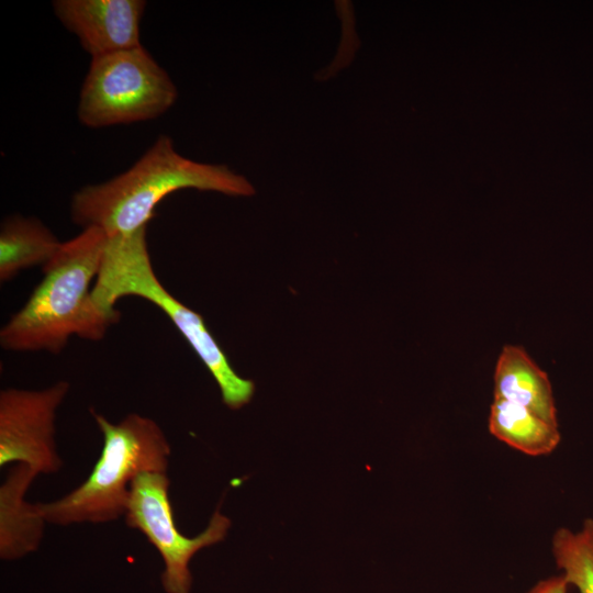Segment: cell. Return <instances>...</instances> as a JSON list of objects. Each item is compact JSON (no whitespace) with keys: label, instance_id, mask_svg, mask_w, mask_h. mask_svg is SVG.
Instances as JSON below:
<instances>
[{"label":"cell","instance_id":"9","mask_svg":"<svg viewBox=\"0 0 593 593\" xmlns=\"http://www.w3.org/2000/svg\"><path fill=\"white\" fill-rule=\"evenodd\" d=\"M37 475L31 467L15 463L0 485V556L4 560L22 558L41 545L47 522L40 504L25 499Z\"/></svg>","mask_w":593,"mask_h":593},{"label":"cell","instance_id":"11","mask_svg":"<svg viewBox=\"0 0 593 593\" xmlns=\"http://www.w3.org/2000/svg\"><path fill=\"white\" fill-rule=\"evenodd\" d=\"M61 244L36 217H7L0 230V281L8 282L34 266L41 265L43 268Z\"/></svg>","mask_w":593,"mask_h":593},{"label":"cell","instance_id":"8","mask_svg":"<svg viewBox=\"0 0 593 593\" xmlns=\"http://www.w3.org/2000/svg\"><path fill=\"white\" fill-rule=\"evenodd\" d=\"M53 9L91 58L142 45L144 0H55Z\"/></svg>","mask_w":593,"mask_h":593},{"label":"cell","instance_id":"10","mask_svg":"<svg viewBox=\"0 0 593 593\" xmlns=\"http://www.w3.org/2000/svg\"><path fill=\"white\" fill-rule=\"evenodd\" d=\"M494 398L524 406L558 425L550 381L522 347L503 348L495 367Z\"/></svg>","mask_w":593,"mask_h":593},{"label":"cell","instance_id":"1","mask_svg":"<svg viewBox=\"0 0 593 593\" xmlns=\"http://www.w3.org/2000/svg\"><path fill=\"white\" fill-rule=\"evenodd\" d=\"M108 235L86 227L64 242L42 268L44 277L0 331V345L16 353L59 354L71 336L101 340L115 322L92 301Z\"/></svg>","mask_w":593,"mask_h":593},{"label":"cell","instance_id":"2","mask_svg":"<svg viewBox=\"0 0 593 593\" xmlns=\"http://www.w3.org/2000/svg\"><path fill=\"white\" fill-rule=\"evenodd\" d=\"M182 189L251 195L248 180L224 165L198 163L180 155L171 137L160 135L126 171L75 192L70 203L74 223L98 227L108 236L131 234L155 216L158 203Z\"/></svg>","mask_w":593,"mask_h":593},{"label":"cell","instance_id":"6","mask_svg":"<svg viewBox=\"0 0 593 593\" xmlns=\"http://www.w3.org/2000/svg\"><path fill=\"white\" fill-rule=\"evenodd\" d=\"M167 472H142L133 479L124 514L127 527L137 529L164 561L161 583L167 593H190L191 558L225 539L231 521L216 508L206 528L195 537L181 534L175 523Z\"/></svg>","mask_w":593,"mask_h":593},{"label":"cell","instance_id":"12","mask_svg":"<svg viewBox=\"0 0 593 593\" xmlns=\"http://www.w3.org/2000/svg\"><path fill=\"white\" fill-rule=\"evenodd\" d=\"M489 429L497 439L529 456L550 454L560 441L558 425L503 399L494 398Z\"/></svg>","mask_w":593,"mask_h":593},{"label":"cell","instance_id":"4","mask_svg":"<svg viewBox=\"0 0 593 593\" xmlns=\"http://www.w3.org/2000/svg\"><path fill=\"white\" fill-rule=\"evenodd\" d=\"M102 434V450L88 478L65 496L38 503L47 523L102 524L124 517L130 485L142 472H167L170 444L152 418L131 413L114 424L91 411Z\"/></svg>","mask_w":593,"mask_h":593},{"label":"cell","instance_id":"7","mask_svg":"<svg viewBox=\"0 0 593 593\" xmlns=\"http://www.w3.org/2000/svg\"><path fill=\"white\" fill-rule=\"evenodd\" d=\"M70 389L58 381L42 390L8 388L0 392V467L23 463L38 475L60 470L55 418Z\"/></svg>","mask_w":593,"mask_h":593},{"label":"cell","instance_id":"5","mask_svg":"<svg viewBox=\"0 0 593 593\" xmlns=\"http://www.w3.org/2000/svg\"><path fill=\"white\" fill-rule=\"evenodd\" d=\"M167 71L142 45L91 58L77 115L90 128L148 121L177 99Z\"/></svg>","mask_w":593,"mask_h":593},{"label":"cell","instance_id":"14","mask_svg":"<svg viewBox=\"0 0 593 593\" xmlns=\"http://www.w3.org/2000/svg\"><path fill=\"white\" fill-rule=\"evenodd\" d=\"M568 586V582L561 574L539 581L528 593H567Z\"/></svg>","mask_w":593,"mask_h":593},{"label":"cell","instance_id":"3","mask_svg":"<svg viewBox=\"0 0 593 593\" xmlns=\"http://www.w3.org/2000/svg\"><path fill=\"white\" fill-rule=\"evenodd\" d=\"M147 227L131 234L108 236L101 267L92 288V301L105 316L118 322L114 304L137 296L156 305L188 342L217 383L223 403L238 410L250 402L255 383L236 373L211 335L202 316L178 301L158 280L148 253Z\"/></svg>","mask_w":593,"mask_h":593},{"label":"cell","instance_id":"13","mask_svg":"<svg viewBox=\"0 0 593 593\" xmlns=\"http://www.w3.org/2000/svg\"><path fill=\"white\" fill-rule=\"evenodd\" d=\"M552 555L568 584L579 593H593V518L580 532L559 528L552 537Z\"/></svg>","mask_w":593,"mask_h":593}]
</instances>
